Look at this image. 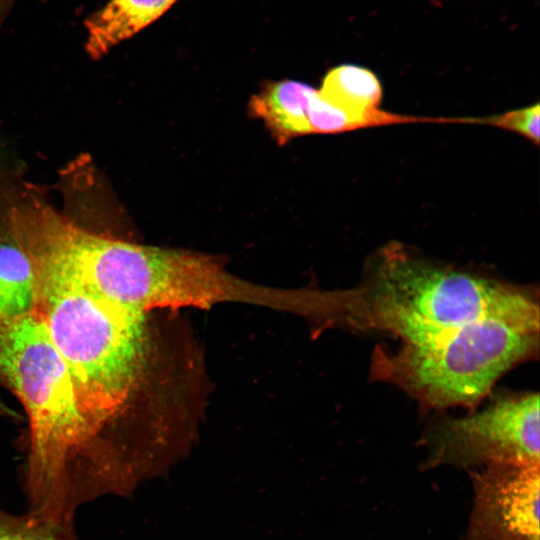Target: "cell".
I'll return each instance as SVG.
<instances>
[{"instance_id": "obj_1", "label": "cell", "mask_w": 540, "mask_h": 540, "mask_svg": "<svg viewBox=\"0 0 540 540\" xmlns=\"http://www.w3.org/2000/svg\"><path fill=\"white\" fill-rule=\"evenodd\" d=\"M0 379L29 418L21 476L30 517L74 526L94 501L95 443L80 411L67 366L40 314L0 320Z\"/></svg>"}, {"instance_id": "obj_2", "label": "cell", "mask_w": 540, "mask_h": 540, "mask_svg": "<svg viewBox=\"0 0 540 540\" xmlns=\"http://www.w3.org/2000/svg\"><path fill=\"white\" fill-rule=\"evenodd\" d=\"M490 317L537 322V295L390 243L369 259L359 284L326 290L321 329L386 332L420 344Z\"/></svg>"}, {"instance_id": "obj_3", "label": "cell", "mask_w": 540, "mask_h": 540, "mask_svg": "<svg viewBox=\"0 0 540 540\" xmlns=\"http://www.w3.org/2000/svg\"><path fill=\"white\" fill-rule=\"evenodd\" d=\"M35 310L69 371L80 411L95 443L94 482L107 481L101 434L147 374L145 315L109 302L65 273L33 263Z\"/></svg>"}, {"instance_id": "obj_4", "label": "cell", "mask_w": 540, "mask_h": 540, "mask_svg": "<svg viewBox=\"0 0 540 540\" xmlns=\"http://www.w3.org/2000/svg\"><path fill=\"white\" fill-rule=\"evenodd\" d=\"M538 348L539 325L490 317L395 352L376 348L370 372L426 408H471L505 372L537 356Z\"/></svg>"}, {"instance_id": "obj_5", "label": "cell", "mask_w": 540, "mask_h": 540, "mask_svg": "<svg viewBox=\"0 0 540 540\" xmlns=\"http://www.w3.org/2000/svg\"><path fill=\"white\" fill-rule=\"evenodd\" d=\"M222 303L265 307L306 318L311 316L310 288H276L229 273L203 253L155 247L141 291V309L210 308Z\"/></svg>"}, {"instance_id": "obj_6", "label": "cell", "mask_w": 540, "mask_h": 540, "mask_svg": "<svg viewBox=\"0 0 540 540\" xmlns=\"http://www.w3.org/2000/svg\"><path fill=\"white\" fill-rule=\"evenodd\" d=\"M539 395L498 396L479 412L443 419L430 436L436 461L535 465L540 460Z\"/></svg>"}, {"instance_id": "obj_7", "label": "cell", "mask_w": 540, "mask_h": 540, "mask_svg": "<svg viewBox=\"0 0 540 540\" xmlns=\"http://www.w3.org/2000/svg\"><path fill=\"white\" fill-rule=\"evenodd\" d=\"M476 484V524L483 534L539 540L540 464L488 466Z\"/></svg>"}, {"instance_id": "obj_8", "label": "cell", "mask_w": 540, "mask_h": 540, "mask_svg": "<svg viewBox=\"0 0 540 540\" xmlns=\"http://www.w3.org/2000/svg\"><path fill=\"white\" fill-rule=\"evenodd\" d=\"M178 0H109L85 21L86 51L100 58L159 19Z\"/></svg>"}, {"instance_id": "obj_9", "label": "cell", "mask_w": 540, "mask_h": 540, "mask_svg": "<svg viewBox=\"0 0 540 540\" xmlns=\"http://www.w3.org/2000/svg\"><path fill=\"white\" fill-rule=\"evenodd\" d=\"M314 91L311 86L282 80L266 85L250 101V110L260 118L280 144L311 134L308 104Z\"/></svg>"}, {"instance_id": "obj_10", "label": "cell", "mask_w": 540, "mask_h": 540, "mask_svg": "<svg viewBox=\"0 0 540 540\" xmlns=\"http://www.w3.org/2000/svg\"><path fill=\"white\" fill-rule=\"evenodd\" d=\"M0 229V320L35 308L36 277L28 254L2 225Z\"/></svg>"}, {"instance_id": "obj_11", "label": "cell", "mask_w": 540, "mask_h": 540, "mask_svg": "<svg viewBox=\"0 0 540 540\" xmlns=\"http://www.w3.org/2000/svg\"><path fill=\"white\" fill-rule=\"evenodd\" d=\"M318 92L327 102L352 115H363L378 108L382 98L377 76L351 64L331 69Z\"/></svg>"}, {"instance_id": "obj_12", "label": "cell", "mask_w": 540, "mask_h": 540, "mask_svg": "<svg viewBox=\"0 0 540 540\" xmlns=\"http://www.w3.org/2000/svg\"><path fill=\"white\" fill-rule=\"evenodd\" d=\"M0 540H78L75 528L15 514L0 506Z\"/></svg>"}, {"instance_id": "obj_13", "label": "cell", "mask_w": 540, "mask_h": 540, "mask_svg": "<svg viewBox=\"0 0 540 540\" xmlns=\"http://www.w3.org/2000/svg\"><path fill=\"white\" fill-rule=\"evenodd\" d=\"M539 117L540 108L535 105L512 110L500 115L486 117L487 124L516 132L528 140L538 144L539 142Z\"/></svg>"}]
</instances>
